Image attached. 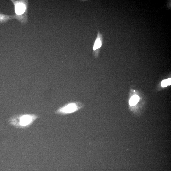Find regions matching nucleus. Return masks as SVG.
<instances>
[{
	"instance_id": "f257e3e1",
	"label": "nucleus",
	"mask_w": 171,
	"mask_h": 171,
	"mask_svg": "<svg viewBox=\"0 0 171 171\" xmlns=\"http://www.w3.org/2000/svg\"><path fill=\"white\" fill-rule=\"evenodd\" d=\"M38 118L36 114H25L13 116L9 120V123L16 128H26L32 124Z\"/></svg>"
},
{
	"instance_id": "f03ea898",
	"label": "nucleus",
	"mask_w": 171,
	"mask_h": 171,
	"mask_svg": "<svg viewBox=\"0 0 171 171\" xmlns=\"http://www.w3.org/2000/svg\"><path fill=\"white\" fill-rule=\"evenodd\" d=\"M84 107V104L81 102H69L59 107L54 113L57 115H66L76 112L81 109Z\"/></svg>"
},
{
	"instance_id": "7ed1b4c3",
	"label": "nucleus",
	"mask_w": 171,
	"mask_h": 171,
	"mask_svg": "<svg viewBox=\"0 0 171 171\" xmlns=\"http://www.w3.org/2000/svg\"><path fill=\"white\" fill-rule=\"evenodd\" d=\"M103 43V37L102 34L98 30L97 36L95 39L93 48V54L95 58L99 57L100 51Z\"/></svg>"
},
{
	"instance_id": "20e7f679",
	"label": "nucleus",
	"mask_w": 171,
	"mask_h": 171,
	"mask_svg": "<svg viewBox=\"0 0 171 171\" xmlns=\"http://www.w3.org/2000/svg\"><path fill=\"white\" fill-rule=\"evenodd\" d=\"M25 7L22 4H18L16 6L15 10L17 14L20 15L23 14L25 10Z\"/></svg>"
},
{
	"instance_id": "39448f33",
	"label": "nucleus",
	"mask_w": 171,
	"mask_h": 171,
	"mask_svg": "<svg viewBox=\"0 0 171 171\" xmlns=\"http://www.w3.org/2000/svg\"><path fill=\"white\" fill-rule=\"evenodd\" d=\"M140 100V97L138 95H135L131 97L130 99L129 103L130 105L134 106Z\"/></svg>"
},
{
	"instance_id": "423d86ee",
	"label": "nucleus",
	"mask_w": 171,
	"mask_h": 171,
	"mask_svg": "<svg viewBox=\"0 0 171 171\" xmlns=\"http://www.w3.org/2000/svg\"><path fill=\"white\" fill-rule=\"evenodd\" d=\"M171 84V79L163 80L161 83L162 87H167L168 85H170Z\"/></svg>"
}]
</instances>
